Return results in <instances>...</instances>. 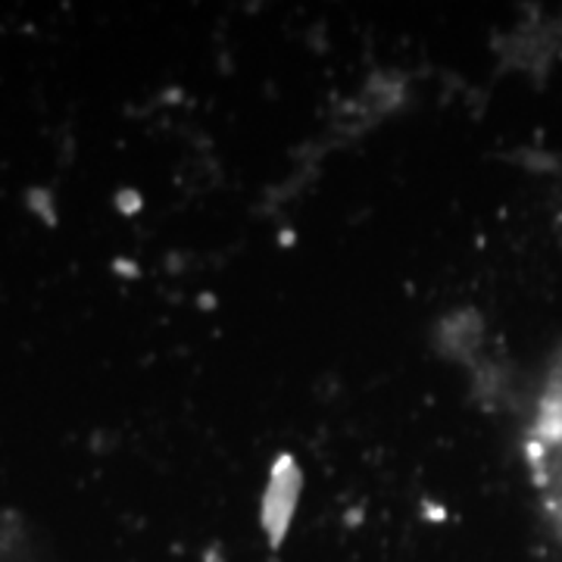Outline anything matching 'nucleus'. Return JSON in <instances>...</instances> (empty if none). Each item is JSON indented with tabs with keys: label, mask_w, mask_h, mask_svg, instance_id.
I'll list each match as a JSON object with an SVG mask.
<instances>
[{
	"label": "nucleus",
	"mask_w": 562,
	"mask_h": 562,
	"mask_svg": "<svg viewBox=\"0 0 562 562\" xmlns=\"http://www.w3.org/2000/svg\"><path fill=\"white\" fill-rule=\"evenodd\" d=\"M525 457L543 519L562 547V347L550 362L525 438Z\"/></svg>",
	"instance_id": "f257e3e1"
}]
</instances>
